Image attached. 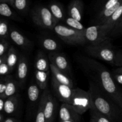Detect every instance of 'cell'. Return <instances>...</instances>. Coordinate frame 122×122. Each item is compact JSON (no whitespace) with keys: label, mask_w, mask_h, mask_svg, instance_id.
Instances as JSON below:
<instances>
[{"label":"cell","mask_w":122,"mask_h":122,"mask_svg":"<svg viewBox=\"0 0 122 122\" xmlns=\"http://www.w3.org/2000/svg\"><path fill=\"white\" fill-rule=\"evenodd\" d=\"M80 65L89 80L95 83L122 109V90L117 85L113 75L102 63L93 59L80 56Z\"/></svg>","instance_id":"obj_1"},{"label":"cell","mask_w":122,"mask_h":122,"mask_svg":"<svg viewBox=\"0 0 122 122\" xmlns=\"http://www.w3.org/2000/svg\"><path fill=\"white\" fill-rule=\"evenodd\" d=\"M92 106L116 122L122 118V109L95 83L89 80V90Z\"/></svg>","instance_id":"obj_2"},{"label":"cell","mask_w":122,"mask_h":122,"mask_svg":"<svg viewBox=\"0 0 122 122\" xmlns=\"http://www.w3.org/2000/svg\"><path fill=\"white\" fill-rule=\"evenodd\" d=\"M85 50L91 57L114 65L116 51H114L110 38L102 43L88 44Z\"/></svg>","instance_id":"obj_3"},{"label":"cell","mask_w":122,"mask_h":122,"mask_svg":"<svg viewBox=\"0 0 122 122\" xmlns=\"http://www.w3.org/2000/svg\"><path fill=\"white\" fill-rule=\"evenodd\" d=\"M53 30L63 41L68 44L84 45L87 43L83 31H77L69 26L59 24H57Z\"/></svg>","instance_id":"obj_4"},{"label":"cell","mask_w":122,"mask_h":122,"mask_svg":"<svg viewBox=\"0 0 122 122\" xmlns=\"http://www.w3.org/2000/svg\"><path fill=\"white\" fill-rule=\"evenodd\" d=\"M31 17L35 24L44 29L52 30L58 24L48 7L45 6H37L32 9Z\"/></svg>","instance_id":"obj_5"},{"label":"cell","mask_w":122,"mask_h":122,"mask_svg":"<svg viewBox=\"0 0 122 122\" xmlns=\"http://www.w3.org/2000/svg\"><path fill=\"white\" fill-rule=\"evenodd\" d=\"M112 30L106 24H97L86 28L85 37L89 44H98L109 39L108 35Z\"/></svg>","instance_id":"obj_6"},{"label":"cell","mask_w":122,"mask_h":122,"mask_svg":"<svg viewBox=\"0 0 122 122\" xmlns=\"http://www.w3.org/2000/svg\"><path fill=\"white\" fill-rule=\"evenodd\" d=\"M51 85L57 98L63 103L70 105L76 93V88L60 83L52 77Z\"/></svg>","instance_id":"obj_7"},{"label":"cell","mask_w":122,"mask_h":122,"mask_svg":"<svg viewBox=\"0 0 122 122\" xmlns=\"http://www.w3.org/2000/svg\"><path fill=\"white\" fill-rule=\"evenodd\" d=\"M48 57L50 63L53 64L60 70L66 73L69 76L71 75V68L65 55L57 51H55L50 52Z\"/></svg>","instance_id":"obj_8"},{"label":"cell","mask_w":122,"mask_h":122,"mask_svg":"<svg viewBox=\"0 0 122 122\" xmlns=\"http://www.w3.org/2000/svg\"><path fill=\"white\" fill-rule=\"evenodd\" d=\"M58 103L57 99L47 90L46 100H45L44 112H45V122H52L56 115Z\"/></svg>","instance_id":"obj_9"},{"label":"cell","mask_w":122,"mask_h":122,"mask_svg":"<svg viewBox=\"0 0 122 122\" xmlns=\"http://www.w3.org/2000/svg\"><path fill=\"white\" fill-rule=\"evenodd\" d=\"M10 38L15 45L26 50L31 49L34 45L32 41L14 28L10 29Z\"/></svg>","instance_id":"obj_10"},{"label":"cell","mask_w":122,"mask_h":122,"mask_svg":"<svg viewBox=\"0 0 122 122\" xmlns=\"http://www.w3.org/2000/svg\"><path fill=\"white\" fill-rule=\"evenodd\" d=\"M59 118L61 122L75 121L80 122L81 114L76 112L71 105L66 103H62L59 108Z\"/></svg>","instance_id":"obj_11"},{"label":"cell","mask_w":122,"mask_h":122,"mask_svg":"<svg viewBox=\"0 0 122 122\" xmlns=\"http://www.w3.org/2000/svg\"><path fill=\"white\" fill-rule=\"evenodd\" d=\"M28 74V62L24 55H21L19 59L17 66V79L20 86L26 81Z\"/></svg>","instance_id":"obj_12"},{"label":"cell","mask_w":122,"mask_h":122,"mask_svg":"<svg viewBox=\"0 0 122 122\" xmlns=\"http://www.w3.org/2000/svg\"><path fill=\"white\" fill-rule=\"evenodd\" d=\"M83 4L82 0H72L68 7V14L69 17L81 21L83 15Z\"/></svg>","instance_id":"obj_13"},{"label":"cell","mask_w":122,"mask_h":122,"mask_svg":"<svg viewBox=\"0 0 122 122\" xmlns=\"http://www.w3.org/2000/svg\"><path fill=\"white\" fill-rule=\"evenodd\" d=\"M41 89L36 83H33L27 89V98L30 108L34 109L37 104H39L40 100Z\"/></svg>","instance_id":"obj_14"},{"label":"cell","mask_w":122,"mask_h":122,"mask_svg":"<svg viewBox=\"0 0 122 122\" xmlns=\"http://www.w3.org/2000/svg\"><path fill=\"white\" fill-rule=\"evenodd\" d=\"M50 70H51L52 77L54 78L58 82L71 87H73V83L69 75L64 72L60 70L51 63H50Z\"/></svg>","instance_id":"obj_15"},{"label":"cell","mask_w":122,"mask_h":122,"mask_svg":"<svg viewBox=\"0 0 122 122\" xmlns=\"http://www.w3.org/2000/svg\"><path fill=\"white\" fill-rule=\"evenodd\" d=\"M36 70L40 71H51L50 62L48 57L42 51H39L36 55L35 62Z\"/></svg>","instance_id":"obj_16"},{"label":"cell","mask_w":122,"mask_h":122,"mask_svg":"<svg viewBox=\"0 0 122 122\" xmlns=\"http://www.w3.org/2000/svg\"><path fill=\"white\" fill-rule=\"evenodd\" d=\"M19 104V95L17 94L5 99L4 112L6 114H13L17 110Z\"/></svg>","instance_id":"obj_17"},{"label":"cell","mask_w":122,"mask_h":122,"mask_svg":"<svg viewBox=\"0 0 122 122\" xmlns=\"http://www.w3.org/2000/svg\"><path fill=\"white\" fill-rule=\"evenodd\" d=\"M47 90H48L46 89L44 90V92H43V93L41 96L40 100H39L36 113L35 122H45L44 108H45V100H46Z\"/></svg>","instance_id":"obj_18"},{"label":"cell","mask_w":122,"mask_h":122,"mask_svg":"<svg viewBox=\"0 0 122 122\" xmlns=\"http://www.w3.org/2000/svg\"><path fill=\"white\" fill-rule=\"evenodd\" d=\"M19 88V83L17 80H15L11 75H10L4 94L3 95V96L0 97V98L7 99L8 97L15 95L16 94Z\"/></svg>","instance_id":"obj_19"},{"label":"cell","mask_w":122,"mask_h":122,"mask_svg":"<svg viewBox=\"0 0 122 122\" xmlns=\"http://www.w3.org/2000/svg\"><path fill=\"white\" fill-rule=\"evenodd\" d=\"M49 9L51 11L55 19L58 22L64 20V11L63 7L59 3L56 2H52L48 6Z\"/></svg>","instance_id":"obj_20"},{"label":"cell","mask_w":122,"mask_h":122,"mask_svg":"<svg viewBox=\"0 0 122 122\" xmlns=\"http://www.w3.org/2000/svg\"><path fill=\"white\" fill-rule=\"evenodd\" d=\"M7 62L10 71L12 72L16 66H17L18 55L17 50L13 46L10 47L7 53Z\"/></svg>","instance_id":"obj_21"},{"label":"cell","mask_w":122,"mask_h":122,"mask_svg":"<svg viewBox=\"0 0 122 122\" xmlns=\"http://www.w3.org/2000/svg\"><path fill=\"white\" fill-rule=\"evenodd\" d=\"M50 74V71H35V80L36 83L37 84L41 90H45L46 89L48 80Z\"/></svg>","instance_id":"obj_22"},{"label":"cell","mask_w":122,"mask_h":122,"mask_svg":"<svg viewBox=\"0 0 122 122\" xmlns=\"http://www.w3.org/2000/svg\"><path fill=\"white\" fill-rule=\"evenodd\" d=\"M41 45L45 50L50 52H55L60 48L59 44L53 38L45 37L41 38L40 41Z\"/></svg>","instance_id":"obj_23"},{"label":"cell","mask_w":122,"mask_h":122,"mask_svg":"<svg viewBox=\"0 0 122 122\" xmlns=\"http://www.w3.org/2000/svg\"><path fill=\"white\" fill-rule=\"evenodd\" d=\"M0 14L1 16L8 17L14 20H19V17L13 11L9 4L5 2L0 3Z\"/></svg>","instance_id":"obj_24"},{"label":"cell","mask_w":122,"mask_h":122,"mask_svg":"<svg viewBox=\"0 0 122 122\" xmlns=\"http://www.w3.org/2000/svg\"><path fill=\"white\" fill-rule=\"evenodd\" d=\"M90 115L91 122H114L108 117L98 111L96 109L91 106L90 108Z\"/></svg>","instance_id":"obj_25"},{"label":"cell","mask_w":122,"mask_h":122,"mask_svg":"<svg viewBox=\"0 0 122 122\" xmlns=\"http://www.w3.org/2000/svg\"><path fill=\"white\" fill-rule=\"evenodd\" d=\"M122 17V3L120 5V7L116 10L115 12L113 13L112 15V16L108 19V20L106 21V22H105L104 23L106 25H108L111 28L113 29V28H114V26H115L116 24L117 23V22L119 21Z\"/></svg>","instance_id":"obj_26"},{"label":"cell","mask_w":122,"mask_h":122,"mask_svg":"<svg viewBox=\"0 0 122 122\" xmlns=\"http://www.w3.org/2000/svg\"><path fill=\"white\" fill-rule=\"evenodd\" d=\"M64 22H65L67 26L77 30V31L85 32L86 29V28L84 27V26L82 25L81 21H79V20L71 17H68L65 18Z\"/></svg>","instance_id":"obj_27"},{"label":"cell","mask_w":122,"mask_h":122,"mask_svg":"<svg viewBox=\"0 0 122 122\" xmlns=\"http://www.w3.org/2000/svg\"><path fill=\"white\" fill-rule=\"evenodd\" d=\"M10 29L8 27V22L2 19L0 21V37L1 38L8 40L10 38Z\"/></svg>","instance_id":"obj_28"},{"label":"cell","mask_w":122,"mask_h":122,"mask_svg":"<svg viewBox=\"0 0 122 122\" xmlns=\"http://www.w3.org/2000/svg\"><path fill=\"white\" fill-rule=\"evenodd\" d=\"M10 72V69L7 62V54H5L0 56V74L2 76H5Z\"/></svg>","instance_id":"obj_29"},{"label":"cell","mask_w":122,"mask_h":122,"mask_svg":"<svg viewBox=\"0 0 122 122\" xmlns=\"http://www.w3.org/2000/svg\"><path fill=\"white\" fill-rule=\"evenodd\" d=\"M13 8L21 13H25L28 8V1L27 0H15Z\"/></svg>","instance_id":"obj_30"},{"label":"cell","mask_w":122,"mask_h":122,"mask_svg":"<svg viewBox=\"0 0 122 122\" xmlns=\"http://www.w3.org/2000/svg\"><path fill=\"white\" fill-rule=\"evenodd\" d=\"M122 33V17L120 18V20L117 22L116 24L115 25V26H114V28H113V29L111 31V32H110L109 37H114V36L119 35Z\"/></svg>","instance_id":"obj_31"},{"label":"cell","mask_w":122,"mask_h":122,"mask_svg":"<svg viewBox=\"0 0 122 122\" xmlns=\"http://www.w3.org/2000/svg\"><path fill=\"white\" fill-rule=\"evenodd\" d=\"M9 43L8 40L1 38V43H0V56L7 54L8 49H9Z\"/></svg>","instance_id":"obj_32"},{"label":"cell","mask_w":122,"mask_h":122,"mask_svg":"<svg viewBox=\"0 0 122 122\" xmlns=\"http://www.w3.org/2000/svg\"><path fill=\"white\" fill-rule=\"evenodd\" d=\"M9 76L10 75H5L1 78V83H0V97H2L4 94Z\"/></svg>","instance_id":"obj_33"},{"label":"cell","mask_w":122,"mask_h":122,"mask_svg":"<svg viewBox=\"0 0 122 122\" xmlns=\"http://www.w3.org/2000/svg\"><path fill=\"white\" fill-rule=\"evenodd\" d=\"M120 0H108L106 4L104 6L102 10L106 9H109V8H112V7H114L116 4L118 3Z\"/></svg>","instance_id":"obj_34"},{"label":"cell","mask_w":122,"mask_h":122,"mask_svg":"<svg viewBox=\"0 0 122 122\" xmlns=\"http://www.w3.org/2000/svg\"><path fill=\"white\" fill-rule=\"evenodd\" d=\"M114 65L122 67V51H117L116 54L115 63Z\"/></svg>","instance_id":"obj_35"},{"label":"cell","mask_w":122,"mask_h":122,"mask_svg":"<svg viewBox=\"0 0 122 122\" xmlns=\"http://www.w3.org/2000/svg\"><path fill=\"white\" fill-rule=\"evenodd\" d=\"M114 80L117 83L122 84V74H116L115 73L114 75H113Z\"/></svg>","instance_id":"obj_36"},{"label":"cell","mask_w":122,"mask_h":122,"mask_svg":"<svg viewBox=\"0 0 122 122\" xmlns=\"http://www.w3.org/2000/svg\"><path fill=\"white\" fill-rule=\"evenodd\" d=\"M5 100V99L0 98V112H4Z\"/></svg>","instance_id":"obj_37"},{"label":"cell","mask_w":122,"mask_h":122,"mask_svg":"<svg viewBox=\"0 0 122 122\" xmlns=\"http://www.w3.org/2000/svg\"><path fill=\"white\" fill-rule=\"evenodd\" d=\"M4 122H19V120L14 118H12V117H8L5 119Z\"/></svg>","instance_id":"obj_38"},{"label":"cell","mask_w":122,"mask_h":122,"mask_svg":"<svg viewBox=\"0 0 122 122\" xmlns=\"http://www.w3.org/2000/svg\"><path fill=\"white\" fill-rule=\"evenodd\" d=\"M114 71V72L116 73V74H122V67L117 68V69H115Z\"/></svg>","instance_id":"obj_39"},{"label":"cell","mask_w":122,"mask_h":122,"mask_svg":"<svg viewBox=\"0 0 122 122\" xmlns=\"http://www.w3.org/2000/svg\"><path fill=\"white\" fill-rule=\"evenodd\" d=\"M5 120V117L3 112H0V122H4Z\"/></svg>","instance_id":"obj_40"},{"label":"cell","mask_w":122,"mask_h":122,"mask_svg":"<svg viewBox=\"0 0 122 122\" xmlns=\"http://www.w3.org/2000/svg\"><path fill=\"white\" fill-rule=\"evenodd\" d=\"M14 1H15V0H8V1H9V5H10V6H12L13 7H14Z\"/></svg>","instance_id":"obj_41"},{"label":"cell","mask_w":122,"mask_h":122,"mask_svg":"<svg viewBox=\"0 0 122 122\" xmlns=\"http://www.w3.org/2000/svg\"><path fill=\"white\" fill-rule=\"evenodd\" d=\"M0 2H5V3H7L9 4V1H8V0H0Z\"/></svg>","instance_id":"obj_42"},{"label":"cell","mask_w":122,"mask_h":122,"mask_svg":"<svg viewBox=\"0 0 122 122\" xmlns=\"http://www.w3.org/2000/svg\"><path fill=\"white\" fill-rule=\"evenodd\" d=\"M75 122V121H64V122Z\"/></svg>","instance_id":"obj_43"},{"label":"cell","mask_w":122,"mask_h":122,"mask_svg":"<svg viewBox=\"0 0 122 122\" xmlns=\"http://www.w3.org/2000/svg\"><path fill=\"white\" fill-rule=\"evenodd\" d=\"M91 122V121H90V122Z\"/></svg>","instance_id":"obj_44"}]
</instances>
